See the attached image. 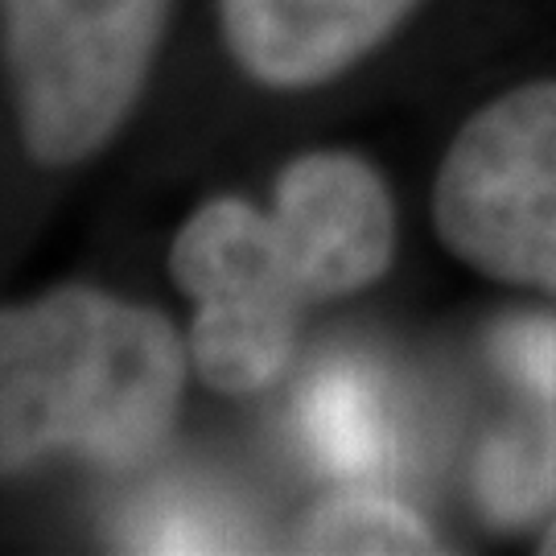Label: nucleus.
Listing matches in <instances>:
<instances>
[{
  "instance_id": "obj_8",
  "label": "nucleus",
  "mask_w": 556,
  "mask_h": 556,
  "mask_svg": "<svg viewBox=\"0 0 556 556\" xmlns=\"http://www.w3.org/2000/svg\"><path fill=\"white\" fill-rule=\"evenodd\" d=\"M298 548L326 556L445 553L438 532L383 486H342L301 523Z\"/></svg>"
},
{
  "instance_id": "obj_9",
  "label": "nucleus",
  "mask_w": 556,
  "mask_h": 556,
  "mask_svg": "<svg viewBox=\"0 0 556 556\" xmlns=\"http://www.w3.org/2000/svg\"><path fill=\"white\" fill-rule=\"evenodd\" d=\"M119 536L137 553H243L260 544L236 507H223L215 495L186 486L137 503Z\"/></svg>"
},
{
  "instance_id": "obj_2",
  "label": "nucleus",
  "mask_w": 556,
  "mask_h": 556,
  "mask_svg": "<svg viewBox=\"0 0 556 556\" xmlns=\"http://www.w3.org/2000/svg\"><path fill=\"white\" fill-rule=\"evenodd\" d=\"M186 346L169 321L96 289L0 314V470L54 450L103 466L153 457L178 413Z\"/></svg>"
},
{
  "instance_id": "obj_7",
  "label": "nucleus",
  "mask_w": 556,
  "mask_h": 556,
  "mask_svg": "<svg viewBox=\"0 0 556 556\" xmlns=\"http://www.w3.org/2000/svg\"><path fill=\"white\" fill-rule=\"evenodd\" d=\"M298 433L321 475L342 486H379L396 466V425L376 371L355 358L326 363L298 396Z\"/></svg>"
},
{
  "instance_id": "obj_4",
  "label": "nucleus",
  "mask_w": 556,
  "mask_h": 556,
  "mask_svg": "<svg viewBox=\"0 0 556 556\" xmlns=\"http://www.w3.org/2000/svg\"><path fill=\"white\" fill-rule=\"evenodd\" d=\"M169 0H4L21 128L46 165L96 153L137 103Z\"/></svg>"
},
{
  "instance_id": "obj_3",
  "label": "nucleus",
  "mask_w": 556,
  "mask_h": 556,
  "mask_svg": "<svg viewBox=\"0 0 556 556\" xmlns=\"http://www.w3.org/2000/svg\"><path fill=\"white\" fill-rule=\"evenodd\" d=\"M433 223L466 268L556 298V79L523 83L462 124Z\"/></svg>"
},
{
  "instance_id": "obj_10",
  "label": "nucleus",
  "mask_w": 556,
  "mask_h": 556,
  "mask_svg": "<svg viewBox=\"0 0 556 556\" xmlns=\"http://www.w3.org/2000/svg\"><path fill=\"white\" fill-rule=\"evenodd\" d=\"M540 553L556 556V516H553V523H548V532H544V544H540Z\"/></svg>"
},
{
  "instance_id": "obj_1",
  "label": "nucleus",
  "mask_w": 556,
  "mask_h": 556,
  "mask_svg": "<svg viewBox=\"0 0 556 556\" xmlns=\"http://www.w3.org/2000/svg\"><path fill=\"white\" fill-rule=\"evenodd\" d=\"M396 256V211L355 153H305L277 181L273 206L215 199L174 239V280L199 305L190 355L223 396L277 383L301 321L321 301L376 285Z\"/></svg>"
},
{
  "instance_id": "obj_5",
  "label": "nucleus",
  "mask_w": 556,
  "mask_h": 556,
  "mask_svg": "<svg viewBox=\"0 0 556 556\" xmlns=\"http://www.w3.org/2000/svg\"><path fill=\"white\" fill-rule=\"evenodd\" d=\"M486 355L523 396V413L482 441L475 498L495 528H528L556 516V314L495 321Z\"/></svg>"
},
{
  "instance_id": "obj_6",
  "label": "nucleus",
  "mask_w": 556,
  "mask_h": 556,
  "mask_svg": "<svg viewBox=\"0 0 556 556\" xmlns=\"http://www.w3.org/2000/svg\"><path fill=\"white\" fill-rule=\"evenodd\" d=\"M420 0H219L236 62L268 87H314L371 54Z\"/></svg>"
}]
</instances>
